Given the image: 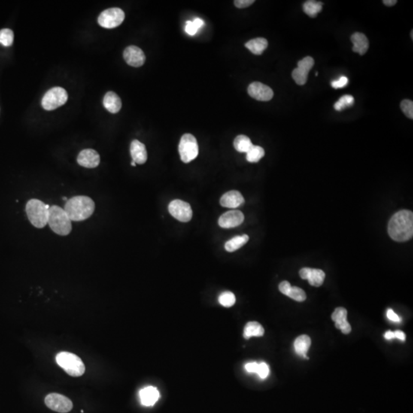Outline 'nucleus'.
<instances>
[{
	"label": "nucleus",
	"instance_id": "1",
	"mask_svg": "<svg viewBox=\"0 0 413 413\" xmlns=\"http://www.w3.org/2000/svg\"><path fill=\"white\" fill-rule=\"evenodd\" d=\"M388 233L391 239L397 242L411 239L413 235L412 212L402 210L396 213L389 222Z\"/></svg>",
	"mask_w": 413,
	"mask_h": 413
},
{
	"label": "nucleus",
	"instance_id": "2",
	"mask_svg": "<svg viewBox=\"0 0 413 413\" xmlns=\"http://www.w3.org/2000/svg\"><path fill=\"white\" fill-rule=\"evenodd\" d=\"M64 210L70 220L82 221L89 218L94 214L95 204L89 197L75 196L68 200Z\"/></svg>",
	"mask_w": 413,
	"mask_h": 413
},
{
	"label": "nucleus",
	"instance_id": "3",
	"mask_svg": "<svg viewBox=\"0 0 413 413\" xmlns=\"http://www.w3.org/2000/svg\"><path fill=\"white\" fill-rule=\"evenodd\" d=\"M48 224L51 229L60 236H67L72 230L71 220L63 208L54 205L49 210V220Z\"/></svg>",
	"mask_w": 413,
	"mask_h": 413
},
{
	"label": "nucleus",
	"instance_id": "4",
	"mask_svg": "<svg viewBox=\"0 0 413 413\" xmlns=\"http://www.w3.org/2000/svg\"><path fill=\"white\" fill-rule=\"evenodd\" d=\"M50 206L38 199H31L26 204L27 216L32 224L37 228H43L48 224Z\"/></svg>",
	"mask_w": 413,
	"mask_h": 413
},
{
	"label": "nucleus",
	"instance_id": "5",
	"mask_svg": "<svg viewBox=\"0 0 413 413\" xmlns=\"http://www.w3.org/2000/svg\"><path fill=\"white\" fill-rule=\"evenodd\" d=\"M56 361L71 377H78L84 374V363L78 356L74 353L61 352L57 354Z\"/></svg>",
	"mask_w": 413,
	"mask_h": 413
},
{
	"label": "nucleus",
	"instance_id": "6",
	"mask_svg": "<svg viewBox=\"0 0 413 413\" xmlns=\"http://www.w3.org/2000/svg\"><path fill=\"white\" fill-rule=\"evenodd\" d=\"M178 152L181 161L185 163H189L196 159L199 153L196 138L190 133L183 135L180 140Z\"/></svg>",
	"mask_w": 413,
	"mask_h": 413
},
{
	"label": "nucleus",
	"instance_id": "7",
	"mask_svg": "<svg viewBox=\"0 0 413 413\" xmlns=\"http://www.w3.org/2000/svg\"><path fill=\"white\" fill-rule=\"evenodd\" d=\"M68 99V93L62 87H53L43 97L41 105L46 110H53L66 104Z\"/></svg>",
	"mask_w": 413,
	"mask_h": 413
},
{
	"label": "nucleus",
	"instance_id": "8",
	"mask_svg": "<svg viewBox=\"0 0 413 413\" xmlns=\"http://www.w3.org/2000/svg\"><path fill=\"white\" fill-rule=\"evenodd\" d=\"M125 13L121 9L111 8L104 10L98 17V23L103 28H114L123 23Z\"/></svg>",
	"mask_w": 413,
	"mask_h": 413
},
{
	"label": "nucleus",
	"instance_id": "9",
	"mask_svg": "<svg viewBox=\"0 0 413 413\" xmlns=\"http://www.w3.org/2000/svg\"><path fill=\"white\" fill-rule=\"evenodd\" d=\"M168 211L172 217L184 223L190 221L193 215L190 204L181 200H173L168 205Z\"/></svg>",
	"mask_w": 413,
	"mask_h": 413
},
{
	"label": "nucleus",
	"instance_id": "10",
	"mask_svg": "<svg viewBox=\"0 0 413 413\" xmlns=\"http://www.w3.org/2000/svg\"><path fill=\"white\" fill-rule=\"evenodd\" d=\"M46 405L57 412H69L73 408L71 399L59 393H50L44 399Z\"/></svg>",
	"mask_w": 413,
	"mask_h": 413
},
{
	"label": "nucleus",
	"instance_id": "11",
	"mask_svg": "<svg viewBox=\"0 0 413 413\" xmlns=\"http://www.w3.org/2000/svg\"><path fill=\"white\" fill-rule=\"evenodd\" d=\"M314 61L311 57H305L298 63V68L292 71V78L299 85H304L308 80V73L314 66Z\"/></svg>",
	"mask_w": 413,
	"mask_h": 413
},
{
	"label": "nucleus",
	"instance_id": "12",
	"mask_svg": "<svg viewBox=\"0 0 413 413\" xmlns=\"http://www.w3.org/2000/svg\"><path fill=\"white\" fill-rule=\"evenodd\" d=\"M248 94L251 98L259 101H269L273 98V91L267 85L260 82H253L248 86Z\"/></svg>",
	"mask_w": 413,
	"mask_h": 413
},
{
	"label": "nucleus",
	"instance_id": "13",
	"mask_svg": "<svg viewBox=\"0 0 413 413\" xmlns=\"http://www.w3.org/2000/svg\"><path fill=\"white\" fill-rule=\"evenodd\" d=\"M123 58L129 66L135 68L143 66L146 62L144 52L137 46L131 45L126 48L123 52Z\"/></svg>",
	"mask_w": 413,
	"mask_h": 413
},
{
	"label": "nucleus",
	"instance_id": "14",
	"mask_svg": "<svg viewBox=\"0 0 413 413\" xmlns=\"http://www.w3.org/2000/svg\"><path fill=\"white\" fill-rule=\"evenodd\" d=\"M244 221V215L240 211H230L220 216L219 226L222 228H233L240 226Z\"/></svg>",
	"mask_w": 413,
	"mask_h": 413
},
{
	"label": "nucleus",
	"instance_id": "15",
	"mask_svg": "<svg viewBox=\"0 0 413 413\" xmlns=\"http://www.w3.org/2000/svg\"><path fill=\"white\" fill-rule=\"evenodd\" d=\"M77 160L79 165L84 168H95L99 165L101 158L98 152L87 149V150H82L79 153Z\"/></svg>",
	"mask_w": 413,
	"mask_h": 413
},
{
	"label": "nucleus",
	"instance_id": "16",
	"mask_svg": "<svg viewBox=\"0 0 413 413\" xmlns=\"http://www.w3.org/2000/svg\"><path fill=\"white\" fill-rule=\"evenodd\" d=\"M244 197L238 191L226 192L220 198V204L222 207L228 208H237L244 204Z\"/></svg>",
	"mask_w": 413,
	"mask_h": 413
},
{
	"label": "nucleus",
	"instance_id": "17",
	"mask_svg": "<svg viewBox=\"0 0 413 413\" xmlns=\"http://www.w3.org/2000/svg\"><path fill=\"white\" fill-rule=\"evenodd\" d=\"M130 154L132 161L136 164L143 165L147 161V151L146 146L139 140H133L130 145Z\"/></svg>",
	"mask_w": 413,
	"mask_h": 413
},
{
	"label": "nucleus",
	"instance_id": "18",
	"mask_svg": "<svg viewBox=\"0 0 413 413\" xmlns=\"http://www.w3.org/2000/svg\"><path fill=\"white\" fill-rule=\"evenodd\" d=\"M140 400L142 404L146 406L155 405L159 399V392L156 387H145L140 392Z\"/></svg>",
	"mask_w": 413,
	"mask_h": 413
},
{
	"label": "nucleus",
	"instance_id": "19",
	"mask_svg": "<svg viewBox=\"0 0 413 413\" xmlns=\"http://www.w3.org/2000/svg\"><path fill=\"white\" fill-rule=\"evenodd\" d=\"M350 40L353 44V52H357L360 55H363L368 52L369 49V41L364 34L356 32L352 35Z\"/></svg>",
	"mask_w": 413,
	"mask_h": 413
},
{
	"label": "nucleus",
	"instance_id": "20",
	"mask_svg": "<svg viewBox=\"0 0 413 413\" xmlns=\"http://www.w3.org/2000/svg\"><path fill=\"white\" fill-rule=\"evenodd\" d=\"M104 106L110 113H116L121 110L122 102L120 97L113 91L106 94L104 98Z\"/></svg>",
	"mask_w": 413,
	"mask_h": 413
},
{
	"label": "nucleus",
	"instance_id": "21",
	"mask_svg": "<svg viewBox=\"0 0 413 413\" xmlns=\"http://www.w3.org/2000/svg\"><path fill=\"white\" fill-rule=\"evenodd\" d=\"M310 346H311V339L308 335H301L298 337L294 343V347H295L296 353L299 356H302L304 358L308 359V357H307L306 353Z\"/></svg>",
	"mask_w": 413,
	"mask_h": 413
},
{
	"label": "nucleus",
	"instance_id": "22",
	"mask_svg": "<svg viewBox=\"0 0 413 413\" xmlns=\"http://www.w3.org/2000/svg\"><path fill=\"white\" fill-rule=\"evenodd\" d=\"M246 48L248 49L252 53L256 55H260L264 51L267 49L268 41L263 38H256L250 40L245 44Z\"/></svg>",
	"mask_w": 413,
	"mask_h": 413
},
{
	"label": "nucleus",
	"instance_id": "23",
	"mask_svg": "<svg viewBox=\"0 0 413 413\" xmlns=\"http://www.w3.org/2000/svg\"><path fill=\"white\" fill-rule=\"evenodd\" d=\"M264 332L260 324L256 322H248L244 328V337L246 339H250L252 337H262Z\"/></svg>",
	"mask_w": 413,
	"mask_h": 413
},
{
	"label": "nucleus",
	"instance_id": "24",
	"mask_svg": "<svg viewBox=\"0 0 413 413\" xmlns=\"http://www.w3.org/2000/svg\"><path fill=\"white\" fill-rule=\"evenodd\" d=\"M249 241V237L246 234L237 236L225 244V250L227 252H234L244 247Z\"/></svg>",
	"mask_w": 413,
	"mask_h": 413
},
{
	"label": "nucleus",
	"instance_id": "25",
	"mask_svg": "<svg viewBox=\"0 0 413 413\" xmlns=\"http://www.w3.org/2000/svg\"><path fill=\"white\" fill-rule=\"evenodd\" d=\"M253 146L251 140L247 135H240L236 137L234 140V148L239 153H247Z\"/></svg>",
	"mask_w": 413,
	"mask_h": 413
},
{
	"label": "nucleus",
	"instance_id": "26",
	"mask_svg": "<svg viewBox=\"0 0 413 413\" xmlns=\"http://www.w3.org/2000/svg\"><path fill=\"white\" fill-rule=\"evenodd\" d=\"M322 7H323V4L322 2L309 0L304 4L303 10L308 16L314 18L322 11Z\"/></svg>",
	"mask_w": 413,
	"mask_h": 413
},
{
	"label": "nucleus",
	"instance_id": "27",
	"mask_svg": "<svg viewBox=\"0 0 413 413\" xmlns=\"http://www.w3.org/2000/svg\"><path fill=\"white\" fill-rule=\"evenodd\" d=\"M265 156V151L263 149L259 146H252V148L247 153V160L249 162L255 163L258 162Z\"/></svg>",
	"mask_w": 413,
	"mask_h": 413
},
{
	"label": "nucleus",
	"instance_id": "28",
	"mask_svg": "<svg viewBox=\"0 0 413 413\" xmlns=\"http://www.w3.org/2000/svg\"><path fill=\"white\" fill-rule=\"evenodd\" d=\"M325 279H326V273L322 269H312L308 280L311 286L319 287L323 284Z\"/></svg>",
	"mask_w": 413,
	"mask_h": 413
},
{
	"label": "nucleus",
	"instance_id": "29",
	"mask_svg": "<svg viewBox=\"0 0 413 413\" xmlns=\"http://www.w3.org/2000/svg\"><path fill=\"white\" fill-rule=\"evenodd\" d=\"M354 104V98L351 95H344L341 97L338 101L335 104V110L337 111H342L345 110L346 108L352 107Z\"/></svg>",
	"mask_w": 413,
	"mask_h": 413
},
{
	"label": "nucleus",
	"instance_id": "30",
	"mask_svg": "<svg viewBox=\"0 0 413 413\" xmlns=\"http://www.w3.org/2000/svg\"><path fill=\"white\" fill-rule=\"evenodd\" d=\"M14 40V33L10 28H4L0 30V44L6 47L11 46Z\"/></svg>",
	"mask_w": 413,
	"mask_h": 413
},
{
	"label": "nucleus",
	"instance_id": "31",
	"mask_svg": "<svg viewBox=\"0 0 413 413\" xmlns=\"http://www.w3.org/2000/svg\"><path fill=\"white\" fill-rule=\"evenodd\" d=\"M204 25V21L199 18H196L194 21H188L186 22V32L189 35H195L198 29Z\"/></svg>",
	"mask_w": 413,
	"mask_h": 413
},
{
	"label": "nucleus",
	"instance_id": "32",
	"mask_svg": "<svg viewBox=\"0 0 413 413\" xmlns=\"http://www.w3.org/2000/svg\"><path fill=\"white\" fill-rule=\"evenodd\" d=\"M219 303L223 307L230 308L233 306L236 302V297L234 294L231 292H224L220 294L219 296Z\"/></svg>",
	"mask_w": 413,
	"mask_h": 413
},
{
	"label": "nucleus",
	"instance_id": "33",
	"mask_svg": "<svg viewBox=\"0 0 413 413\" xmlns=\"http://www.w3.org/2000/svg\"><path fill=\"white\" fill-rule=\"evenodd\" d=\"M288 296L297 302H304L306 299V294L304 290L296 286H294V287L292 286Z\"/></svg>",
	"mask_w": 413,
	"mask_h": 413
},
{
	"label": "nucleus",
	"instance_id": "34",
	"mask_svg": "<svg viewBox=\"0 0 413 413\" xmlns=\"http://www.w3.org/2000/svg\"><path fill=\"white\" fill-rule=\"evenodd\" d=\"M401 110L410 119H413V102L410 100H404L400 104Z\"/></svg>",
	"mask_w": 413,
	"mask_h": 413
},
{
	"label": "nucleus",
	"instance_id": "35",
	"mask_svg": "<svg viewBox=\"0 0 413 413\" xmlns=\"http://www.w3.org/2000/svg\"><path fill=\"white\" fill-rule=\"evenodd\" d=\"M347 311L344 308H336L332 315V320L334 322H339V320H346L347 319Z\"/></svg>",
	"mask_w": 413,
	"mask_h": 413
},
{
	"label": "nucleus",
	"instance_id": "36",
	"mask_svg": "<svg viewBox=\"0 0 413 413\" xmlns=\"http://www.w3.org/2000/svg\"><path fill=\"white\" fill-rule=\"evenodd\" d=\"M256 374L259 376L260 378H266L269 374V366L265 363H259V364L258 365L257 372H256Z\"/></svg>",
	"mask_w": 413,
	"mask_h": 413
},
{
	"label": "nucleus",
	"instance_id": "37",
	"mask_svg": "<svg viewBox=\"0 0 413 413\" xmlns=\"http://www.w3.org/2000/svg\"><path fill=\"white\" fill-rule=\"evenodd\" d=\"M349 80L345 76H341L338 80H333L332 82V87L335 89H339V88H344L348 84Z\"/></svg>",
	"mask_w": 413,
	"mask_h": 413
},
{
	"label": "nucleus",
	"instance_id": "38",
	"mask_svg": "<svg viewBox=\"0 0 413 413\" xmlns=\"http://www.w3.org/2000/svg\"><path fill=\"white\" fill-rule=\"evenodd\" d=\"M254 3V0H236L234 1V5L238 8L244 9L253 5Z\"/></svg>",
	"mask_w": 413,
	"mask_h": 413
},
{
	"label": "nucleus",
	"instance_id": "39",
	"mask_svg": "<svg viewBox=\"0 0 413 413\" xmlns=\"http://www.w3.org/2000/svg\"><path fill=\"white\" fill-rule=\"evenodd\" d=\"M291 288H292V286H291L290 283L287 281L282 282L280 286H279V289H280V292L287 296L289 292H290Z\"/></svg>",
	"mask_w": 413,
	"mask_h": 413
},
{
	"label": "nucleus",
	"instance_id": "40",
	"mask_svg": "<svg viewBox=\"0 0 413 413\" xmlns=\"http://www.w3.org/2000/svg\"><path fill=\"white\" fill-rule=\"evenodd\" d=\"M258 363H256V362H253V363H248L245 365V369L247 372L249 373H256L257 372L258 369Z\"/></svg>",
	"mask_w": 413,
	"mask_h": 413
},
{
	"label": "nucleus",
	"instance_id": "41",
	"mask_svg": "<svg viewBox=\"0 0 413 413\" xmlns=\"http://www.w3.org/2000/svg\"><path fill=\"white\" fill-rule=\"evenodd\" d=\"M311 268H302L300 271H299V276H300L301 278L303 279V280H308L309 278L310 274L311 272Z\"/></svg>",
	"mask_w": 413,
	"mask_h": 413
},
{
	"label": "nucleus",
	"instance_id": "42",
	"mask_svg": "<svg viewBox=\"0 0 413 413\" xmlns=\"http://www.w3.org/2000/svg\"><path fill=\"white\" fill-rule=\"evenodd\" d=\"M387 317L390 320H393V322H400V318H399V316L394 312L392 309H388L387 311Z\"/></svg>",
	"mask_w": 413,
	"mask_h": 413
},
{
	"label": "nucleus",
	"instance_id": "43",
	"mask_svg": "<svg viewBox=\"0 0 413 413\" xmlns=\"http://www.w3.org/2000/svg\"><path fill=\"white\" fill-rule=\"evenodd\" d=\"M394 335L395 338H398V339L400 340V341H405V335L402 331H396V332H394Z\"/></svg>",
	"mask_w": 413,
	"mask_h": 413
},
{
	"label": "nucleus",
	"instance_id": "44",
	"mask_svg": "<svg viewBox=\"0 0 413 413\" xmlns=\"http://www.w3.org/2000/svg\"><path fill=\"white\" fill-rule=\"evenodd\" d=\"M383 4H384V5L387 6V7H393V6L397 4V1L396 0H384Z\"/></svg>",
	"mask_w": 413,
	"mask_h": 413
},
{
	"label": "nucleus",
	"instance_id": "45",
	"mask_svg": "<svg viewBox=\"0 0 413 413\" xmlns=\"http://www.w3.org/2000/svg\"><path fill=\"white\" fill-rule=\"evenodd\" d=\"M384 337H385L387 340H392L396 338H395L394 332H391V331H388V332H386Z\"/></svg>",
	"mask_w": 413,
	"mask_h": 413
},
{
	"label": "nucleus",
	"instance_id": "46",
	"mask_svg": "<svg viewBox=\"0 0 413 413\" xmlns=\"http://www.w3.org/2000/svg\"><path fill=\"white\" fill-rule=\"evenodd\" d=\"M131 165H132V166H135V165H136V163L132 161V162H131Z\"/></svg>",
	"mask_w": 413,
	"mask_h": 413
},
{
	"label": "nucleus",
	"instance_id": "47",
	"mask_svg": "<svg viewBox=\"0 0 413 413\" xmlns=\"http://www.w3.org/2000/svg\"><path fill=\"white\" fill-rule=\"evenodd\" d=\"M63 198L64 201H66V200L68 199V198H67L66 197H63V198Z\"/></svg>",
	"mask_w": 413,
	"mask_h": 413
},
{
	"label": "nucleus",
	"instance_id": "48",
	"mask_svg": "<svg viewBox=\"0 0 413 413\" xmlns=\"http://www.w3.org/2000/svg\"><path fill=\"white\" fill-rule=\"evenodd\" d=\"M411 38H413L412 31H411Z\"/></svg>",
	"mask_w": 413,
	"mask_h": 413
}]
</instances>
